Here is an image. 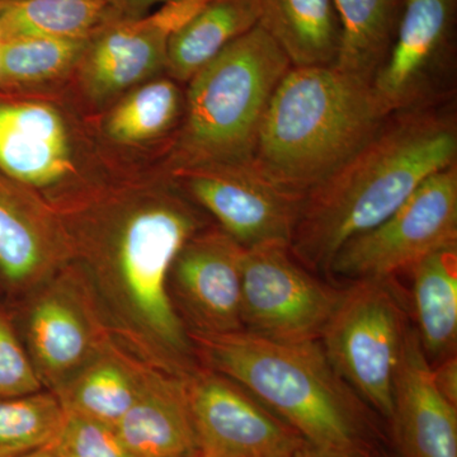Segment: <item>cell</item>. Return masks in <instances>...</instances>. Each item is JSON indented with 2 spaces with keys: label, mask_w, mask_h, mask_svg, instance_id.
<instances>
[{
  "label": "cell",
  "mask_w": 457,
  "mask_h": 457,
  "mask_svg": "<svg viewBox=\"0 0 457 457\" xmlns=\"http://www.w3.org/2000/svg\"><path fill=\"white\" fill-rule=\"evenodd\" d=\"M98 222L83 243L79 270L114 339L147 365L187 378L200 363L168 279L197 219L179 200L155 198Z\"/></svg>",
  "instance_id": "1"
},
{
  "label": "cell",
  "mask_w": 457,
  "mask_h": 457,
  "mask_svg": "<svg viewBox=\"0 0 457 457\" xmlns=\"http://www.w3.org/2000/svg\"><path fill=\"white\" fill-rule=\"evenodd\" d=\"M453 114L411 108L383 125L342 167L303 197L290 252L328 270L338 249L389 218L427 179L456 163Z\"/></svg>",
  "instance_id": "2"
},
{
  "label": "cell",
  "mask_w": 457,
  "mask_h": 457,
  "mask_svg": "<svg viewBox=\"0 0 457 457\" xmlns=\"http://www.w3.org/2000/svg\"><path fill=\"white\" fill-rule=\"evenodd\" d=\"M189 337L201 366L242 385L306 444L370 456V408L333 368L320 341H273L246 330Z\"/></svg>",
  "instance_id": "3"
},
{
  "label": "cell",
  "mask_w": 457,
  "mask_h": 457,
  "mask_svg": "<svg viewBox=\"0 0 457 457\" xmlns=\"http://www.w3.org/2000/svg\"><path fill=\"white\" fill-rule=\"evenodd\" d=\"M387 116L371 83L336 66H291L270 99L249 164L281 191L303 198Z\"/></svg>",
  "instance_id": "4"
},
{
  "label": "cell",
  "mask_w": 457,
  "mask_h": 457,
  "mask_svg": "<svg viewBox=\"0 0 457 457\" xmlns=\"http://www.w3.org/2000/svg\"><path fill=\"white\" fill-rule=\"evenodd\" d=\"M291 66L260 23L204 65L188 89L183 164L251 163L270 99Z\"/></svg>",
  "instance_id": "5"
},
{
  "label": "cell",
  "mask_w": 457,
  "mask_h": 457,
  "mask_svg": "<svg viewBox=\"0 0 457 457\" xmlns=\"http://www.w3.org/2000/svg\"><path fill=\"white\" fill-rule=\"evenodd\" d=\"M409 327L393 278L359 279L343 288L320 338L343 380L386 420L392 417L394 375Z\"/></svg>",
  "instance_id": "6"
},
{
  "label": "cell",
  "mask_w": 457,
  "mask_h": 457,
  "mask_svg": "<svg viewBox=\"0 0 457 457\" xmlns=\"http://www.w3.org/2000/svg\"><path fill=\"white\" fill-rule=\"evenodd\" d=\"M450 246H457L456 163L427 179L383 222L347 240L327 272L352 281L394 278Z\"/></svg>",
  "instance_id": "7"
},
{
  "label": "cell",
  "mask_w": 457,
  "mask_h": 457,
  "mask_svg": "<svg viewBox=\"0 0 457 457\" xmlns=\"http://www.w3.org/2000/svg\"><path fill=\"white\" fill-rule=\"evenodd\" d=\"M32 295L26 350L42 386L55 393L116 339L79 267H64Z\"/></svg>",
  "instance_id": "8"
},
{
  "label": "cell",
  "mask_w": 457,
  "mask_h": 457,
  "mask_svg": "<svg viewBox=\"0 0 457 457\" xmlns=\"http://www.w3.org/2000/svg\"><path fill=\"white\" fill-rule=\"evenodd\" d=\"M342 295L311 275L288 246L245 249L242 323L246 332L279 342L320 341Z\"/></svg>",
  "instance_id": "9"
},
{
  "label": "cell",
  "mask_w": 457,
  "mask_h": 457,
  "mask_svg": "<svg viewBox=\"0 0 457 457\" xmlns=\"http://www.w3.org/2000/svg\"><path fill=\"white\" fill-rule=\"evenodd\" d=\"M200 457H293L305 444L245 387L198 366L186 378Z\"/></svg>",
  "instance_id": "10"
},
{
  "label": "cell",
  "mask_w": 457,
  "mask_h": 457,
  "mask_svg": "<svg viewBox=\"0 0 457 457\" xmlns=\"http://www.w3.org/2000/svg\"><path fill=\"white\" fill-rule=\"evenodd\" d=\"M192 196L245 249L288 246L303 198L273 186L251 164L187 167Z\"/></svg>",
  "instance_id": "11"
},
{
  "label": "cell",
  "mask_w": 457,
  "mask_h": 457,
  "mask_svg": "<svg viewBox=\"0 0 457 457\" xmlns=\"http://www.w3.org/2000/svg\"><path fill=\"white\" fill-rule=\"evenodd\" d=\"M245 252L224 230L194 234L182 246L171 264L168 288L188 333L243 330Z\"/></svg>",
  "instance_id": "12"
},
{
  "label": "cell",
  "mask_w": 457,
  "mask_h": 457,
  "mask_svg": "<svg viewBox=\"0 0 457 457\" xmlns=\"http://www.w3.org/2000/svg\"><path fill=\"white\" fill-rule=\"evenodd\" d=\"M456 9L457 0H405L392 51L371 82L387 113L432 104L453 56Z\"/></svg>",
  "instance_id": "13"
},
{
  "label": "cell",
  "mask_w": 457,
  "mask_h": 457,
  "mask_svg": "<svg viewBox=\"0 0 457 457\" xmlns=\"http://www.w3.org/2000/svg\"><path fill=\"white\" fill-rule=\"evenodd\" d=\"M389 422L402 457H457V407L433 383L414 327H409L394 375Z\"/></svg>",
  "instance_id": "14"
},
{
  "label": "cell",
  "mask_w": 457,
  "mask_h": 457,
  "mask_svg": "<svg viewBox=\"0 0 457 457\" xmlns=\"http://www.w3.org/2000/svg\"><path fill=\"white\" fill-rule=\"evenodd\" d=\"M114 428L135 457H200L186 378L153 366L139 398Z\"/></svg>",
  "instance_id": "15"
},
{
  "label": "cell",
  "mask_w": 457,
  "mask_h": 457,
  "mask_svg": "<svg viewBox=\"0 0 457 457\" xmlns=\"http://www.w3.org/2000/svg\"><path fill=\"white\" fill-rule=\"evenodd\" d=\"M71 170L62 117L38 104H0V170L9 179L46 187Z\"/></svg>",
  "instance_id": "16"
},
{
  "label": "cell",
  "mask_w": 457,
  "mask_h": 457,
  "mask_svg": "<svg viewBox=\"0 0 457 457\" xmlns=\"http://www.w3.org/2000/svg\"><path fill=\"white\" fill-rule=\"evenodd\" d=\"M65 254L46 216L0 182V275L9 287L32 293L64 269Z\"/></svg>",
  "instance_id": "17"
},
{
  "label": "cell",
  "mask_w": 457,
  "mask_h": 457,
  "mask_svg": "<svg viewBox=\"0 0 457 457\" xmlns=\"http://www.w3.org/2000/svg\"><path fill=\"white\" fill-rule=\"evenodd\" d=\"M149 366L114 341L54 394L65 411L116 427L139 398Z\"/></svg>",
  "instance_id": "18"
},
{
  "label": "cell",
  "mask_w": 457,
  "mask_h": 457,
  "mask_svg": "<svg viewBox=\"0 0 457 457\" xmlns=\"http://www.w3.org/2000/svg\"><path fill=\"white\" fill-rule=\"evenodd\" d=\"M106 27L93 45L87 65L95 95L106 97L121 92L167 64L170 38L149 16Z\"/></svg>",
  "instance_id": "19"
},
{
  "label": "cell",
  "mask_w": 457,
  "mask_h": 457,
  "mask_svg": "<svg viewBox=\"0 0 457 457\" xmlns=\"http://www.w3.org/2000/svg\"><path fill=\"white\" fill-rule=\"evenodd\" d=\"M260 25L294 68L335 66L341 29L333 0H261Z\"/></svg>",
  "instance_id": "20"
},
{
  "label": "cell",
  "mask_w": 457,
  "mask_h": 457,
  "mask_svg": "<svg viewBox=\"0 0 457 457\" xmlns=\"http://www.w3.org/2000/svg\"><path fill=\"white\" fill-rule=\"evenodd\" d=\"M418 338L431 365L456 354L457 246L427 255L411 267Z\"/></svg>",
  "instance_id": "21"
},
{
  "label": "cell",
  "mask_w": 457,
  "mask_h": 457,
  "mask_svg": "<svg viewBox=\"0 0 457 457\" xmlns=\"http://www.w3.org/2000/svg\"><path fill=\"white\" fill-rule=\"evenodd\" d=\"M261 0H210L168 42L167 65L180 80H191L231 42L260 23Z\"/></svg>",
  "instance_id": "22"
},
{
  "label": "cell",
  "mask_w": 457,
  "mask_h": 457,
  "mask_svg": "<svg viewBox=\"0 0 457 457\" xmlns=\"http://www.w3.org/2000/svg\"><path fill=\"white\" fill-rule=\"evenodd\" d=\"M341 40L336 68L372 82L392 51L405 0H333Z\"/></svg>",
  "instance_id": "23"
},
{
  "label": "cell",
  "mask_w": 457,
  "mask_h": 457,
  "mask_svg": "<svg viewBox=\"0 0 457 457\" xmlns=\"http://www.w3.org/2000/svg\"><path fill=\"white\" fill-rule=\"evenodd\" d=\"M104 23L110 25L108 0H0L4 38L86 40Z\"/></svg>",
  "instance_id": "24"
},
{
  "label": "cell",
  "mask_w": 457,
  "mask_h": 457,
  "mask_svg": "<svg viewBox=\"0 0 457 457\" xmlns=\"http://www.w3.org/2000/svg\"><path fill=\"white\" fill-rule=\"evenodd\" d=\"M65 411L55 394L0 398V457L47 449L62 429Z\"/></svg>",
  "instance_id": "25"
},
{
  "label": "cell",
  "mask_w": 457,
  "mask_h": 457,
  "mask_svg": "<svg viewBox=\"0 0 457 457\" xmlns=\"http://www.w3.org/2000/svg\"><path fill=\"white\" fill-rule=\"evenodd\" d=\"M179 90L173 83L146 84L122 102L107 121V132L121 143H139L158 137L179 112Z\"/></svg>",
  "instance_id": "26"
},
{
  "label": "cell",
  "mask_w": 457,
  "mask_h": 457,
  "mask_svg": "<svg viewBox=\"0 0 457 457\" xmlns=\"http://www.w3.org/2000/svg\"><path fill=\"white\" fill-rule=\"evenodd\" d=\"M84 40L4 38L0 53V80L27 83L64 71L83 50Z\"/></svg>",
  "instance_id": "27"
},
{
  "label": "cell",
  "mask_w": 457,
  "mask_h": 457,
  "mask_svg": "<svg viewBox=\"0 0 457 457\" xmlns=\"http://www.w3.org/2000/svg\"><path fill=\"white\" fill-rule=\"evenodd\" d=\"M47 449L57 457H135L114 427L69 411Z\"/></svg>",
  "instance_id": "28"
},
{
  "label": "cell",
  "mask_w": 457,
  "mask_h": 457,
  "mask_svg": "<svg viewBox=\"0 0 457 457\" xmlns=\"http://www.w3.org/2000/svg\"><path fill=\"white\" fill-rule=\"evenodd\" d=\"M42 392V383L13 324L0 311V398Z\"/></svg>",
  "instance_id": "29"
},
{
  "label": "cell",
  "mask_w": 457,
  "mask_h": 457,
  "mask_svg": "<svg viewBox=\"0 0 457 457\" xmlns=\"http://www.w3.org/2000/svg\"><path fill=\"white\" fill-rule=\"evenodd\" d=\"M433 383L444 398L457 407V357H446L432 366Z\"/></svg>",
  "instance_id": "30"
},
{
  "label": "cell",
  "mask_w": 457,
  "mask_h": 457,
  "mask_svg": "<svg viewBox=\"0 0 457 457\" xmlns=\"http://www.w3.org/2000/svg\"><path fill=\"white\" fill-rule=\"evenodd\" d=\"M171 0H108L110 7V23L119 21L137 20L150 8L158 4H165Z\"/></svg>",
  "instance_id": "31"
},
{
  "label": "cell",
  "mask_w": 457,
  "mask_h": 457,
  "mask_svg": "<svg viewBox=\"0 0 457 457\" xmlns=\"http://www.w3.org/2000/svg\"><path fill=\"white\" fill-rule=\"evenodd\" d=\"M293 457H371V456H352L345 455V453H332V451H326L317 449V447L311 446V445L303 444L299 450L295 453Z\"/></svg>",
  "instance_id": "32"
},
{
  "label": "cell",
  "mask_w": 457,
  "mask_h": 457,
  "mask_svg": "<svg viewBox=\"0 0 457 457\" xmlns=\"http://www.w3.org/2000/svg\"><path fill=\"white\" fill-rule=\"evenodd\" d=\"M20 457H57L55 453H53V451H50L49 449H42L38 451H35V453H26V455L20 456Z\"/></svg>",
  "instance_id": "33"
},
{
  "label": "cell",
  "mask_w": 457,
  "mask_h": 457,
  "mask_svg": "<svg viewBox=\"0 0 457 457\" xmlns=\"http://www.w3.org/2000/svg\"><path fill=\"white\" fill-rule=\"evenodd\" d=\"M3 42H4V36H3L2 29H0V53H2Z\"/></svg>",
  "instance_id": "34"
}]
</instances>
